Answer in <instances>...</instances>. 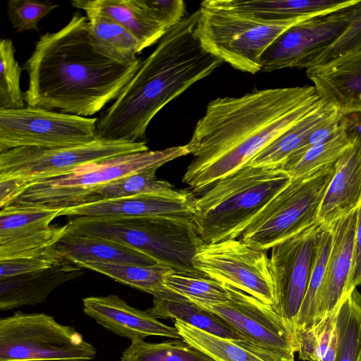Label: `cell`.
<instances>
[{
	"label": "cell",
	"mask_w": 361,
	"mask_h": 361,
	"mask_svg": "<svg viewBox=\"0 0 361 361\" xmlns=\"http://www.w3.org/2000/svg\"><path fill=\"white\" fill-rule=\"evenodd\" d=\"M328 101L314 85L254 90L212 100L186 144L194 159L183 182L193 193L203 192Z\"/></svg>",
	"instance_id": "obj_1"
},
{
	"label": "cell",
	"mask_w": 361,
	"mask_h": 361,
	"mask_svg": "<svg viewBox=\"0 0 361 361\" xmlns=\"http://www.w3.org/2000/svg\"><path fill=\"white\" fill-rule=\"evenodd\" d=\"M142 61H121L94 41L80 13L58 31L46 32L22 68L28 75L27 106L87 117L115 100Z\"/></svg>",
	"instance_id": "obj_2"
},
{
	"label": "cell",
	"mask_w": 361,
	"mask_h": 361,
	"mask_svg": "<svg viewBox=\"0 0 361 361\" xmlns=\"http://www.w3.org/2000/svg\"><path fill=\"white\" fill-rule=\"evenodd\" d=\"M199 9L167 30L97 123V137L142 141L154 116L224 61L202 47Z\"/></svg>",
	"instance_id": "obj_3"
},
{
	"label": "cell",
	"mask_w": 361,
	"mask_h": 361,
	"mask_svg": "<svg viewBox=\"0 0 361 361\" xmlns=\"http://www.w3.org/2000/svg\"><path fill=\"white\" fill-rule=\"evenodd\" d=\"M280 167L245 165L197 197L193 221L204 243L239 238L251 219L290 180Z\"/></svg>",
	"instance_id": "obj_4"
},
{
	"label": "cell",
	"mask_w": 361,
	"mask_h": 361,
	"mask_svg": "<svg viewBox=\"0 0 361 361\" xmlns=\"http://www.w3.org/2000/svg\"><path fill=\"white\" fill-rule=\"evenodd\" d=\"M66 231L109 239L143 252L176 272L204 275L193 264L204 243L192 219L170 216L75 217Z\"/></svg>",
	"instance_id": "obj_5"
},
{
	"label": "cell",
	"mask_w": 361,
	"mask_h": 361,
	"mask_svg": "<svg viewBox=\"0 0 361 361\" xmlns=\"http://www.w3.org/2000/svg\"><path fill=\"white\" fill-rule=\"evenodd\" d=\"M341 1L329 8L277 21L255 20L237 13L200 5L197 35L204 49L233 68L252 74L261 71L262 57L285 31L307 20L358 4Z\"/></svg>",
	"instance_id": "obj_6"
},
{
	"label": "cell",
	"mask_w": 361,
	"mask_h": 361,
	"mask_svg": "<svg viewBox=\"0 0 361 361\" xmlns=\"http://www.w3.org/2000/svg\"><path fill=\"white\" fill-rule=\"evenodd\" d=\"M186 146L135 152L87 164L69 173L18 185L9 204L61 210L82 204L94 190L128 175L159 169L189 154Z\"/></svg>",
	"instance_id": "obj_7"
},
{
	"label": "cell",
	"mask_w": 361,
	"mask_h": 361,
	"mask_svg": "<svg viewBox=\"0 0 361 361\" xmlns=\"http://www.w3.org/2000/svg\"><path fill=\"white\" fill-rule=\"evenodd\" d=\"M335 164L291 178L251 219L240 240L266 252L315 224Z\"/></svg>",
	"instance_id": "obj_8"
},
{
	"label": "cell",
	"mask_w": 361,
	"mask_h": 361,
	"mask_svg": "<svg viewBox=\"0 0 361 361\" xmlns=\"http://www.w3.org/2000/svg\"><path fill=\"white\" fill-rule=\"evenodd\" d=\"M94 345L44 313L15 312L0 319V361H88Z\"/></svg>",
	"instance_id": "obj_9"
},
{
	"label": "cell",
	"mask_w": 361,
	"mask_h": 361,
	"mask_svg": "<svg viewBox=\"0 0 361 361\" xmlns=\"http://www.w3.org/2000/svg\"><path fill=\"white\" fill-rule=\"evenodd\" d=\"M149 150L145 141L96 139L92 142L58 148L20 147L0 152V181L29 183L66 175L78 167Z\"/></svg>",
	"instance_id": "obj_10"
},
{
	"label": "cell",
	"mask_w": 361,
	"mask_h": 361,
	"mask_svg": "<svg viewBox=\"0 0 361 361\" xmlns=\"http://www.w3.org/2000/svg\"><path fill=\"white\" fill-rule=\"evenodd\" d=\"M97 118L25 106L0 109V152L20 147L58 148L90 143Z\"/></svg>",
	"instance_id": "obj_11"
},
{
	"label": "cell",
	"mask_w": 361,
	"mask_h": 361,
	"mask_svg": "<svg viewBox=\"0 0 361 361\" xmlns=\"http://www.w3.org/2000/svg\"><path fill=\"white\" fill-rule=\"evenodd\" d=\"M193 264L207 276L237 288L276 309V282L265 251L255 250L237 238L204 243L194 256Z\"/></svg>",
	"instance_id": "obj_12"
},
{
	"label": "cell",
	"mask_w": 361,
	"mask_h": 361,
	"mask_svg": "<svg viewBox=\"0 0 361 361\" xmlns=\"http://www.w3.org/2000/svg\"><path fill=\"white\" fill-rule=\"evenodd\" d=\"M324 224L317 221L271 248L276 312L295 333V322L314 264Z\"/></svg>",
	"instance_id": "obj_13"
},
{
	"label": "cell",
	"mask_w": 361,
	"mask_h": 361,
	"mask_svg": "<svg viewBox=\"0 0 361 361\" xmlns=\"http://www.w3.org/2000/svg\"><path fill=\"white\" fill-rule=\"evenodd\" d=\"M225 285L230 293L228 302L197 305L220 317L247 341L289 355L298 352L297 336L273 307L237 288Z\"/></svg>",
	"instance_id": "obj_14"
},
{
	"label": "cell",
	"mask_w": 361,
	"mask_h": 361,
	"mask_svg": "<svg viewBox=\"0 0 361 361\" xmlns=\"http://www.w3.org/2000/svg\"><path fill=\"white\" fill-rule=\"evenodd\" d=\"M356 5L299 23L285 31L264 53L260 72L297 68L305 54L333 41L348 27Z\"/></svg>",
	"instance_id": "obj_15"
},
{
	"label": "cell",
	"mask_w": 361,
	"mask_h": 361,
	"mask_svg": "<svg viewBox=\"0 0 361 361\" xmlns=\"http://www.w3.org/2000/svg\"><path fill=\"white\" fill-rule=\"evenodd\" d=\"M358 209L359 207L327 224L331 231L332 242L318 298L315 324L338 307L348 293L347 288L353 267Z\"/></svg>",
	"instance_id": "obj_16"
},
{
	"label": "cell",
	"mask_w": 361,
	"mask_h": 361,
	"mask_svg": "<svg viewBox=\"0 0 361 361\" xmlns=\"http://www.w3.org/2000/svg\"><path fill=\"white\" fill-rule=\"evenodd\" d=\"M82 307L84 313L104 328L130 341L149 336L181 338L175 326L159 322L147 310L130 306L116 295L85 298Z\"/></svg>",
	"instance_id": "obj_17"
},
{
	"label": "cell",
	"mask_w": 361,
	"mask_h": 361,
	"mask_svg": "<svg viewBox=\"0 0 361 361\" xmlns=\"http://www.w3.org/2000/svg\"><path fill=\"white\" fill-rule=\"evenodd\" d=\"M196 200L191 190L180 197L143 194L63 209L59 216H170L193 220Z\"/></svg>",
	"instance_id": "obj_18"
},
{
	"label": "cell",
	"mask_w": 361,
	"mask_h": 361,
	"mask_svg": "<svg viewBox=\"0 0 361 361\" xmlns=\"http://www.w3.org/2000/svg\"><path fill=\"white\" fill-rule=\"evenodd\" d=\"M361 202V137L356 136L335 164L332 179L319 207L317 221L329 224Z\"/></svg>",
	"instance_id": "obj_19"
},
{
	"label": "cell",
	"mask_w": 361,
	"mask_h": 361,
	"mask_svg": "<svg viewBox=\"0 0 361 361\" xmlns=\"http://www.w3.org/2000/svg\"><path fill=\"white\" fill-rule=\"evenodd\" d=\"M82 274V268L65 262L45 270L1 279L0 310L43 303L54 290Z\"/></svg>",
	"instance_id": "obj_20"
},
{
	"label": "cell",
	"mask_w": 361,
	"mask_h": 361,
	"mask_svg": "<svg viewBox=\"0 0 361 361\" xmlns=\"http://www.w3.org/2000/svg\"><path fill=\"white\" fill-rule=\"evenodd\" d=\"M320 94L343 115L361 112V55L306 69Z\"/></svg>",
	"instance_id": "obj_21"
},
{
	"label": "cell",
	"mask_w": 361,
	"mask_h": 361,
	"mask_svg": "<svg viewBox=\"0 0 361 361\" xmlns=\"http://www.w3.org/2000/svg\"><path fill=\"white\" fill-rule=\"evenodd\" d=\"M174 326L186 343L216 361H295L294 355L273 350L247 340L222 338L179 320Z\"/></svg>",
	"instance_id": "obj_22"
},
{
	"label": "cell",
	"mask_w": 361,
	"mask_h": 361,
	"mask_svg": "<svg viewBox=\"0 0 361 361\" xmlns=\"http://www.w3.org/2000/svg\"><path fill=\"white\" fill-rule=\"evenodd\" d=\"M53 247L67 262H125L154 265L155 259L123 244L101 237L66 231Z\"/></svg>",
	"instance_id": "obj_23"
},
{
	"label": "cell",
	"mask_w": 361,
	"mask_h": 361,
	"mask_svg": "<svg viewBox=\"0 0 361 361\" xmlns=\"http://www.w3.org/2000/svg\"><path fill=\"white\" fill-rule=\"evenodd\" d=\"M147 312L156 319L179 320L222 338L247 340L214 313L167 288L154 296Z\"/></svg>",
	"instance_id": "obj_24"
},
{
	"label": "cell",
	"mask_w": 361,
	"mask_h": 361,
	"mask_svg": "<svg viewBox=\"0 0 361 361\" xmlns=\"http://www.w3.org/2000/svg\"><path fill=\"white\" fill-rule=\"evenodd\" d=\"M341 115L338 106L328 101L276 137L246 165L280 167L314 130Z\"/></svg>",
	"instance_id": "obj_25"
},
{
	"label": "cell",
	"mask_w": 361,
	"mask_h": 361,
	"mask_svg": "<svg viewBox=\"0 0 361 361\" xmlns=\"http://www.w3.org/2000/svg\"><path fill=\"white\" fill-rule=\"evenodd\" d=\"M126 29L137 41L140 53L159 42L167 27L159 21L142 0H84Z\"/></svg>",
	"instance_id": "obj_26"
},
{
	"label": "cell",
	"mask_w": 361,
	"mask_h": 361,
	"mask_svg": "<svg viewBox=\"0 0 361 361\" xmlns=\"http://www.w3.org/2000/svg\"><path fill=\"white\" fill-rule=\"evenodd\" d=\"M340 2L336 0H206L201 4L255 20L271 22L322 10Z\"/></svg>",
	"instance_id": "obj_27"
},
{
	"label": "cell",
	"mask_w": 361,
	"mask_h": 361,
	"mask_svg": "<svg viewBox=\"0 0 361 361\" xmlns=\"http://www.w3.org/2000/svg\"><path fill=\"white\" fill-rule=\"evenodd\" d=\"M71 6L85 11L91 35L106 53L121 61H132L140 53L135 37L122 25L84 0L72 1Z\"/></svg>",
	"instance_id": "obj_28"
},
{
	"label": "cell",
	"mask_w": 361,
	"mask_h": 361,
	"mask_svg": "<svg viewBox=\"0 0 361 361\" xmlns=\"http://www.w3.org/2000/svg\"><path fill=\"white\" fill-rule=\"evenodd\" d=\"M73 264L106 275L114 281L155 296L166 287L164 277L173 270L162 264L145 266L125 262H74Z\"/></svg>",
	"instance_id": "obj_29"
},
{
	"label": "cell",
	"mask_w": 361,
	"mask_h": 361,
	"mask_svg": "<svg viewBox=\"0 0 361 361\" xmlns=\"http://www.w3.org/2000/svg\"><path fill=\"white\" fill-rule=\"evenodd\" d=\"M157 169H151L128 175L99 186L87 196L82 204L143 194L180 197L190 191L176 190L167 180L158 179L156 176Z\"/></svg>",
	"instance_id": "obj_30"
},
{
	"label": "cell",
	"mask_w": 361,
	"mask_h": 361,
	"mask_svg": "<svg viewBox=\"0 0 361 361\" xmlns=\"http://www.w3.org/2000/svg\"><path fill=\"white\" fill-rule=\"evenodd\" d=\"M343 121V126L336 135L303 152L292 154L280 168L290 178H295L335 164L355 138L347 129L344 115Z\"/></svg>",
	"instance_id": "obj_31"
},
{
	"label": "cell",
	"mask_w": 361,
	"mask_h": 361,
	"mask_svg": "<svg viewBox=\"0 0 361 361\" xmlns=\"http://www.w3.org/2000/svg\"><path fill=\"white\" fill-rule=\"evenodd\" d=\"M60 210L9 204L1 208L0 245L40 233L51 227Z\"/></svg>",
	"instance_id": "obj_32"
},
{
	"label": "cell",
	"mask_w": 361,
	"mask_h": 361,
	"mask_svg": "<svg viewBox=\"0 0 361 361\" xmlns=\"http://www.w3.org/2000/svg\"><path fill=\"white\" fill-rule=\"evenodd\" d=\"M361 55V1L348 27L336 39L305 54L298 68L306 69L327 65L352 56Z\"/></svg>",
	"instance_id": "obj_33"
},
{
	"label": "cell",
	"mask_w": 361,
	"mask_h": 361,
	"mask_svg": "<svg viewBox=\"0 0 361 361\" xmlns=\"http://www.w3.org/2000/svg\"><path fill=\"white\" fill-rule=\"evenodd\" d=\"M336 326L338 341L334 361H356L361 351V293L356 288L343 298Z\"/></svg>",
	"instance_id": "obj_34"
},
{
	"label": "cell",
	"mask_w": 361,
	"mask_h": 361,
	"mask_svg": "<svg viewBox=\"0 0 361 361\" xmlns=\"http://www.w3.org/2000/svg\"><path fill=\"white\" fill-rule=\"evenodd\" d=\"M163 281L167 288L197 304H220L230 299L224 283L204 275L172 271L165 275Z\"/></svg>",
	"instance_id": "obj_35"
},
{
	"label": "cell",
	"mask_w": 361,
	"mask_h": 361,
	"mask_svg": "<svg viewBox=\"0 0 361 361\" xmlns=\"http://www.w3.org/2000/svg\"><path fill=\"white\" fill-rule=\"evenodd\" d=\"M121 361H216L186 343L183 339L149 343L131 341L123 352Z\"/></svg>",
	"instance_id": "obj_36"
},
{
	"label": "cell",
	"mask_w": 361,
	"mask_h": 361,
	"mask_svg": "<svg viewBox=\"0 0 361 361\" xmlns=\"http://www.w3.org/2000/svg\"><path fill=\"white\" fill-rule=\"evenodd\" d=\"M324 224L313 269L295 322L297 338L299 334L315 324L318 298L332 242L330 227L327 224Z\"/></svg>",
	"instance_id": "obj_37"
},
{
	"label": "cell",
	"mask_w": 361,
	"mask_h": 361,
	"mask_svg": "<svg viewBox=\"0 0 361 361\" xmlns=\"http://www.w3.org/2000/svg\"><path fill=\"white\" fill-rule=\"evenodd\" d=\"M16 49L10 39L0 41V109L24 107L25 100L20 87L22 67L15 59Z\"/></svg>",
	"instance_id": "obj_38"
},
{
	"label": "cell",
	"mask_w": 361,
	"mask_h": 361,
	"mask_svg": "<svg viewBox=\"0 0 361 361\" xmlns=\"http://www.w3.org/2000/svg\"><path fill=\"white\" fill-rule=\"evenodd\" d=\"M341 302L314 326L298 335V353L300 360L322 361L331 341Z\"/></svg>",
	"instance_id": "obj_39"
},
{
	"label": "cell",
	"mask_w": 361,
	"mask_h": 361,
	"mask_svg": "<svg viewBox=\"0 0 361 361\" xmlns=\"http://www.w3.org/2000/svg\"><path fill=\"white\" fill-rule=\"evenodd\" d=\"M58 6L49 1L9 0L7 2L10 23L18 33L37 30L39 21Z\"/></svg>",
	"instance_id": "obj_40"
},
{
	"label": "cell",
	"mask_w": 361,
	"mask_h": 361,
	"mask_svg": "<svg viewBox=\"0 0 361 361\" xmlns=\"http://www.w3.org/2000/svg\"><path fill=\"white\" fill-rule=\"evenodd\" d=\"M65 262H68L52 245L41 255L0 260V279L45 270Z\"/></svg>",
	"instance_id": "obj_41"
},
{
	"label": "cell",
	"mask_w": 361,
	"mask_h": 361,
	"mask_svg": "<svg viewBox=\"0 0 361 361\" xmlns=\"http://www.w3.org/2000/svg\"><path fill=\"white\" fill-rule=\"evenodd\" d=\"M142 1L152 15L168 30L185 18V4L182 0Z\"/></svg>",
	"instance_id": "obj_42"
},
{
	"label": "cell",
	"mask_w": 361,
	"mask_h": 361,
	"mask_svg": "<svg viewBox=\"0 0 361 361\" xmlns=\"http://www.w3.org/2000/svg\"><path fill=\"white\" fill-rule=\"evenodd\" d=\"M360 285H361V202L358 209L355 232L353 267L347 288V293Z\"/></svg>",
	"instance_id": "obj_43"
},
{
	"label": "cell",
	"mask_w": 361,
	"mask_h": 361,
	"mask_svg": "<svg viewBox=\"0 0 361 361\" xmlns=\"http://www.w3.org/2000/svg\"><path fill=\"white\" fill-rule=\"evenodd\" d=\"M347 129L356 136L361 137V112L344 115Z\"/></svg>",
	"instance_id": "obj_44"
},
{
	"label": "cell",
	"mask_w": 361,
	"mask_h": 361,
	"mask_svg": "<svg viewBox=\"0 0 361 361\" xmlns=\"http://www.w3.org/2000/svg\"><path fill=\"white\" fill-rule=\"evenodd\" d=\"M356 361H361V351H360V353H359V355H358V357H357V360H356Z\"/></svg>",
	"instance_id": "obj_45"
}]
</instances>
